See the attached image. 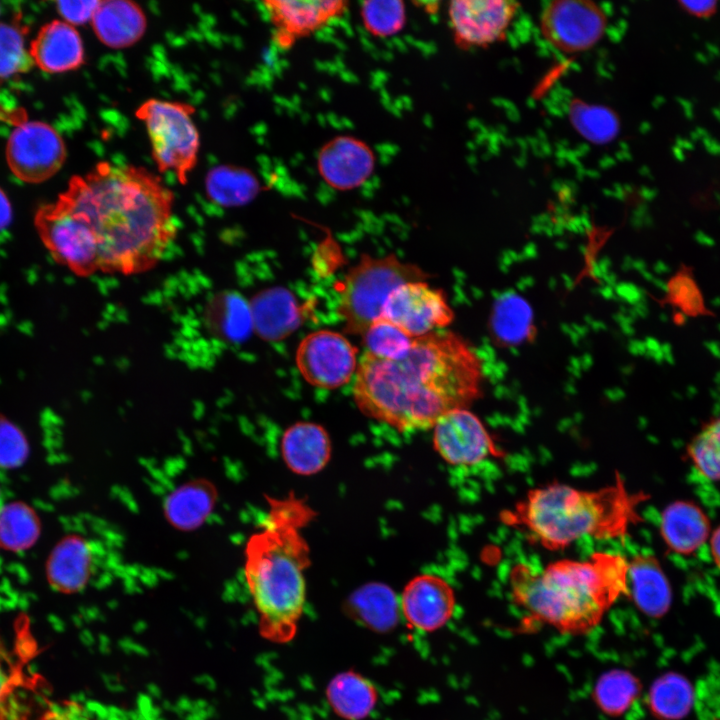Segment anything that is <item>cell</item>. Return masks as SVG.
I'll return each instance as SVG.
<instances>
[{
  "label": "cell",
  "mask_w": 720,
  "mask_h": 720,
  "mask_svg": "<svg viewBox=\"0 0 720 720\" xmlns=\"http://www.w3.org/2000/svg\"><path fill=\"white\" fill-rule=\"evenodd\" d=\"M331 710L343 720H364L378 702L376 686L362 674L346 670L337 673L325 689Z\"/></svg>",
  "instance_id": "obj_24"
},
{
  "label": "cell",
  "mask_w": 720,
  "mask_h": 720,
  "mask_svg": "<svg viewBox=\"0 0 720 720\" xmlns=\"http://www.w3.org/2000/svg\"><path fill=\"white\" fill-rule=\"evenodd\" d=\"M211 323L224 338L243 340L249 334L253 320L250 306L243 299L223 295L214 300L210 309Z\"/></svg>",
  "instance_id": "obj_34"
},
{
  "label": "cell",
  "mask_w": 720,
  "mask_h": 720,
  "mask_svg": "<svg viewBox=\"0 0 720 720\" xmlns=\"http://www.w3.org/2000/svg\"><path fill=\"white\" fill-rule=\"evenodd\" d=\"M695 131L699 135L700 139H704L709 136L708 132L704 128L698 127Z\"/></svg>",
  "instance_id": "obj_51"
},
{
  "label": "cell",
  "mask_w": 720,
  "mask_h": 720,
  "mask_svg": "<svg viewBox=\"0 0 720 720\" xmlns=\"http://www.w3.org/2000/svg\"><path fill=\"white\" fill-rule=\"evenodd\" d=\"M689 455L706 478L720 481V415L706 423L695 436Z\"/></svg>",
  "instance_id": "obj_38"
},
{
  "label": "cell",
  "mask_w": 720,
  "mask_h": 720,
  "mask_svg": "<svg viewBox=\"0 0 720 720\" xmlns=\"http://www.w3.org/2000/svg\"><path fill=\"white\" fill-rule=\"evenodd\" d=\"M627 597L649 617H662L669 610L672 601L670 583L652 555L639 554L628 560Z\"/></svg>",
  "instance_id": "obj_21"
},
{
  "label": "cell",
  "mask_w": 720,
  "mask_h": 720,
  "mask_svg": "<svg viewBox=\"0 0 720 720\" xmlns=\"http://www.w3.org/2000/svg\"><path fill=\"white\" fill-rule=\"evenodd\" d=\"M676 146L679 147V148L682 149V150H683V149H690V150H691V149L694 148V144H693L692 141H688V140H686V139H684V138H681V137H678V138L676 139Z\"/></svg>",
  "instance_id": "obj_47"
},
{
  "label": "cell",
  "mask_w": 720,
  "mask_h": 720,
  "mask_svg": "<svg viewBox=\"0 0 720 720\" xmlns=\"http://www.w3.org/2000/svg\"><path fill=\"white\" fill-rule=\"evenodd\" d=\"M375 161L374 152L366 142L354 136L339 135L320 148L317 169L330 187L349 191L368 180L375 169Z\"/></svg>",
  "instance_id": "obj_17"
},
{
  "label": "cell",
  "mask_w": 720,
  "mask_h": 720,
  "mask_svg": "<svg viewBox=\"0 0 720 720\" xmlns=\"http://www.w3.org/2000/svg\"><path fill=\"white\" fill-rule=\"evenodd\" d=\"M97 38L107 47L127 48L139 41L147 27L142 8L128 0H104L92 17Z\"/></svg>",
  "instance_id": "obj_22"
},
{
  "label": "cell",
  "mask_w": 720,
  "mask_h": 720,
  "mask_svg": "<svg viewBox=\"0 0 720 720\" xmlns=\"http://www.w3.org/2000/svg\"><path fill=\"white\" fill-rule=\"evenodd\" d=\"M91 234L99 272L125 276L159 264L177 234L174 195L143 167L100 162L58 199Z\"/></svg>",
  "instance_id": "obj_2"
},
{
  "label": "cell",
  "mask_w": 720,
  "mask_h": 720,
  "mask_svg": "<svg viewBox=\"0 0 720 720\" xmlns=\"http://www.w3.org/2000/svg\"><path fill=\"white\" fill-rule=\"evenodd\" d=\"M531 310L517 296L502 298L495 306L492 330L502 344H517L527 339L532 331Z\"/></svg>",
  "instance_id": "obj_33"
},
{
  "label": "cell",
  "mask_w": 720,
  "mask_h": 720,
  "mask_svg": "<svg viewBox=\"0 0 720 720\" xmlns=\"http://www.w3.org/2000/svg\"><path fill=\"white\" fill-rule=\"evenodd\" d=\"M1 506H2V504H1V502H0V507H1Z\"/></svg>",
  "instance_id": "obj_56"
},
{
  "label": "cell",
  "mask_w": 720,
  "mask_h": 720,
  "mask_svg": "<svg viewBox=\"0 0 720 720\" xmlns=\"http://www.w3.org/2000/svg\"><path fill=\"white\" fill-rule=\"evenodd\" d=\"M99 2V0L59 1L56 3V7L63 21L75 26L91 21Z\"/></svg>",
  "instance_id": "obj_40"
},
{
  "label": "cell",
  "mask_w": 720,
  "mask_h": 720,
  "mask_svg": "<svg viewBox=\"0 0 720 720\" xmlns=\"http://www.w3.org/2000/svg\"><path fill=\"white\" fill-rule=\"evenodd\" d=\"M33 64L47 73L78 69L84 63V46L77 29L63 20L51 21L30 43Z\"/></svg>",
  "instance_id": "obj_18"
},
{
  "label": "cell",
  "mask_w": 720,
  "mask_h": 720,
  "mask_svg": "<svg viewBox=\"0 0 720 720\" xmlns=\"http://www.w3.org/2000/svg\"><path fill=\"white\" fill-rule=\"evenodd\" d=\"M347 607L352 616L375 632H388L399 621L400 602L395 592L383 583H367L355 590Z\"/></svg>",
  "instance_id": "obj_26"
},
{
  "label": "cell",
  "mask_w": 720,
  "mask_h": 720,
  "mask_svg": "<svg viewBox=\"0 0 720 720\" xmlns=\"http://www.w3.org/2000/svg\"><path fill=\"white\" fill-rule=\"evenodd\" d=\"M702 140L708 152L714 155L720 154V143L718 141L711 138L710 135Z\"/></svg>",
  "instance_id": "obj_45"
},
{
  "label": "cell",
  "mask_w": 720,
  "mask_h": 720,
  "mask_svg": "<svg viewBox=\"0 0 720 720\" xmlns=\"http://www.w3.org/2000/svg\"><path fill=\"white\" fill-rule=\"evenodd\" d=\"M381 318L417 338L449 326L454 312L441 289L432 288L425 281H411L390 293Z\"/></svg>",
  "instance_id": "obj_11"
},
{
  "label": "cell",
  "mask_w": 720,
  "mask_h": 720,
  "mask_svg": "<svg viewBox=\"0 0 720 720\" xmlns=\"http://www.w3.org/2000/svg\"><path fill=\"white\" fill-rule=\"evenodd\" d=\"M433 446L454 466H473L489 457H503L483 422L467 408L454 409L433 426Z\"/></svg>",
  "instance_id": "obj_13"
},
{
  "label": "cell",
  "mask_w": 720,
  "mask_h": 720,
  "mask_svg": "<svg viewBox=\"0 0 720 720\" xmlns=\"http://www.w3.org/2000/svg\"><path fill=\"white\" fill-rule=\"evenodd\" d=\"M34 223L40 240L59 265L78 277L99 272L95 242L87 228L56 200L41 206Z\"/></svg>",
  "instance_id": "obj_8"
},
{
  "label": "cell",
  "mask_w": 720,
  "mask_h": 720,
  "mask_svg": "<svg viewBox=\"0 0 720 720\" xmlns=\"http://www.w3.org/2000/svg\"><path fill=\"white\" fill-rule=\"evenodd\" d=\"M694 690L686 677L676 672L660 676L648 694L650 712L659 720H680L691 710Z\"/></svg>",
  "instance_id": "obj_29"
},
{
  "label": "cell",
  "mask_w": 720,
  "mask_h": 720,
  "mask_svg": "<svg viewBox=\"0 0 720 720\" xmlns=\"http://www.w3.org/2000/svg\"><path fill=\"white\" fill-rule=\"evenodd\" d=\"M356 353L342 334L319 330L302 339L296 351V364L309 384L335 389L347 384L356 373Z\"/></svg>",
  "instance_id": "obj_12"
},
{
  "label": "cell",
  "mask_w": 720,
  "mask_h": 720,
  "mask_svg": "<svg viewBox=\"0 0 720 720\" xmlns=\"http://www.w3.org/2000/svg\"><path fill=\"white\" fill-rule=\"evenodd\" d=\"M40 523L26 504L10 503L0 507V545L10 551H22L35 543Z\"/></svg>",
  "instance_id": "obj_32"
},
{
  "label": "cell",
  "mask_w": 720,
  "mask_h": 720,
  "mask_svg": "<svg viewBox=\"0 0 720 720\" xmlns=\"http://www.w3.org/2000/svg\"><path fill=\"white\" fill-rule=\"evenodd\" d=\"M280 449L289 470L309 476L325 468L332 447L324 427L313 422H297L283 433Z\"/></svg>",
  "instance_id": "obj_19"
},
{
  "label": "cell",
  "mask_w": 720,
  "mask_h": 720,
  "mask_svg": "<svg viewBox=\"0 0 720 720\" xmlns=\"http://www.w3.org/2000/svg\"><path fill=\"white\" fill-rule=\"evenodd\" d=\"M716 78L720 81V71L717 73Z\"/></svg>",
  "instance_id": "obj_55"
},
{
  "label": "cell",
  "mask_w": 720,
  "mask_h": 720,
  "mask_svg": "<svg viewBox=\"0 0 720 720\" xmlns=\"http://www.w3.org/2000/svg\"><path fill=\"white\" fill-rule=\"evenodd\" d=\"M678 102H679L680 105L682 106L686 117H687L688 119H692V118H693V105H692V103H691L689 100L684 99V98H681V97L678 98Z\"/></svg>",
  "instance_id": "obj_46"
},
{
  "label": "cell",
  "mask_w": 720,
  "mask_h": 720,
  "mask_svg": "<svg viewBox=\"0 0 720 720\" xmlns=\"http://www.w3.org/2000/svg\"><path fill=\"white\" fill-rule=\"evenodd\" d=\"M360 14L365 29L375 37L393 36L406 24V8L401 0L363 1Z\"/></svg>",
  "instance_id": "obj_36"
},
{
  "label": "cell",
  "mask_w": 720,
  "mask_h": 720,
  "mask_svg": "<svg viewBox=\"0 0 720 720\" xmlns=\"http://www.w3.org/2000/svg\"><path fill=\"white\" fill-rule=\"evenodd\" d=\"M215 498V489L209 482H188L168 496L165 503L167 519L179 529L196 528L212 511Z\"/></svg>",
  "instance_id": "obj_27"
},
{
  "label": "cell",
  "mask_w": 720,
  "mask_h": 720,
  "mask_svg": "<svg viewBox=\"0 0 720 720\" xmlns=\"http://www.w3.org/2000/svg\"><path fill=\"white\" fill-rule=\"evenodd\" d=\"M606 28V13L591 1H551L540 15L542 36L553 48L565 54L593 48L603 38Z\"/></svg>",
  "instance_id": "obj_9"
},
{
  "label": "cell",
  "mask_w": 720,
  "mask_h": 720,
  "mask_svg": "<svg viewBox=\"0 0 720 720\" xmlns=\"http://www.w3.org/2000/svg\"><path fill=\"white\" fill-rule=\"evenodd\" d=\"M32 65L25 29L16 21L0 22V79L27 72Z\"/></svg>",
  "instance_id": "obj_35"
},
{
  "label": "cell",
  "mask_w": 720,
  "mask_h": 720,
  "mask_svg": "<svg viewBox=\"0 0 720 720\" xmlns=\"http://www.w3.org/2000/svg\"><path fill=\"white\" fill-rule=\"evenodd\" d=\"M519 4L507 0H455L449 3V23L461 49L481 48L503 40Z\"/></svg>",
  "instance_id": "obj_14"
},
{
  "label": "cell",
  "mask_w": 720,
  "mask_h": 720,
  "mask_svg": "<svg viewBox=\"0 0 720 720\" xmlns=\"http://www.w3.org/2000/svg\"><path fill=\"white\" fill-rule=\"evenodd\" d=\"M569 119L581 136L595 144L612 141L620 130L619 119L612 110L578 99L570 103Z\"/></svg>",
  "instance_id": "obj_31"
},
{
  "label": "cell",
  "mask_w": 720,
  "mask_h": 720,
  "mask_svg": "<svg viewBox=\"0 0 720 720\" xmlns=\"http://www.w3.org/2000/svg\"><path fill=\"white\" fill-rule=\"evenodd\" d=\"M263 4L274 28L273 39L282 49L322 29L349 6L345 0H267Z\"/></svg>",
  "instance_id": "obj_16"
},
{
  "label": "cell",
  "mask_w": 720,
  "mask_h": 720,
  "mask_svg": "<svg viewBox=\"0 0 720 720\" xmlns=\"http://www.w3.org/2000/svg\"><path fill=\"white\" fill-rule=\"evenodd\" d=\"M695 56H696V59L701 63L707 64L709 61L708 56L704 55L701 52H697Z\"/></svg>",
  "instance_id": "obj_50"
},
{
  "label": "cell",
  "mask_w": 720,
  "mask_h": 720,
  "mask_svg": "<svg viewBox=\"0 0 720 720\" xmlns=\"http://www.w3.org/2000/svg\"><path fill=\"white\" fill-rule=\"evenodd\" d=\"M19 680L18 672L11 668L9 657H0V709L18 685Z\"/></svg>",
  "instance_id": "obj_41"
},
{
  "label": "cell",
  "mask_w": 720,
  "mask_h": 720,
  "mask_svg": "<svg viewBox=\"0 0 720 720\" xmlns=\"http://www.w3.org/2000/svg\"><path fill=\"white\" fill-rule=\"evenodd\" d=\"M430 277L415 264L406 263L394 254L374 258L363 254L346 274L338 312L344 331L363 335L382 316L384 304L398 286Z\"/></svg>",
  "instance_id": "obj_6"
},
{
  "label": "cell",
  "mask_w": 720,
  "mask_h": 720,
  "mask_svg": "<svg viewBox=\"0 0 720 720\" xmlns=\"http://www.w3.org/2000/svg\"><path fill=\"white\" fill-rule=\"evenodd\" d=\"M679 4L688 13L698 17H708L716 10L717 2L714 0L704 1H680Z\"/></svg>",
  "instance_id": "obj_42"
},
{
  "label": "cell",
  "mask_w": 720,
  "mask_h": 720,
  "mask_svg": "<svg viewBox=\"0 0 720 720\" xmlns=\"http://www.w3.org/2000/svg\"><path fill=\"white\" fill-rule=\"evenodd\" d=\"M12 216L10 202L5 193L0 189V229H3L10 222Z\"/></svg>",
  "instance_id": "obj_43"
},
{
  "label": "cell",
  "mask_w": 720,
  "mask_h": 720,
  "mask_svg": "<svg viewBox=\"0 0 720 720\" xmlns=\"http://www.w3.org/2000/svg\"><path fill=\"white\" fill-rule=\"evenodd\" d=\"M362 336L366 352L385 360L405 356L413 341L399 327L382 318L372 323Z\"/></svg>",
  "instance_id": "obj_37"
},
{
  "label": "cell",
  "mask_w": 720,
  "mask_h": 720,
  "mask_svg": "<svg viewBox=\"0 0 720 720\" xmlns=\"http://www.w3.org/2000/svg\"><path fill=\"white\" fill-rule=\"evenodd\" d=\"M690 138H691L693 141L700 139L699 135L696 133L695 130L690 133Z\"/></svg>",
  "instance_id": "obj_54"
},
{
  "label": "cell",
  "mask_w": 720,
  "mask_h": 720,
  "mask_svg": "<svg viewBox=\"0 0 720 720\" xmlns=\"http://www.w3.org/2000/svg\"><path fill=\"white\" fill-rule=\"evenodd\" d=\"M720 720V719H719Z\"/></svg>",
  "instance_id": "obj_57"
},
{
  "label": "cell",
  "mask_w": 720,
  "mask_h": 720,
  "mask_svg": "<svg viewBox=\"0 0 720 720\" xmlns=\"http://www.w3.org/2000/svg\"><path fill=\"white\" fill-rule=\"evenodd\" d=\"M660 531L665 544L673 552L687 555L705 542L710 525L698 506L678 501L668 505L662 512Z\"/></svg>",
  "instance_id": "obj_25"
},
{
  "label": "cell",
  "mask_w": 720,
  "mask_h": 720,
  "mask_svg": "<svg viewBox=\"0 0 720 720\" xmlns=\"http://www.w3.org/2000/svg\"><path fill=\"white\" fill-rule=\"evenodd\" d=\"M643 493H632L617 473L615 481L597 490H580L553 482L530 489L500 521L519 528L543 548L561 550L585 536L598 540L623 538L641 521Z\"/></svg>",
  "instance_id": "obj_5"
},
{
  "label": "cell",
  "mask_w": 720,
  "mask_h": 720,
  "mask_svg": "<svg viewBox=\"0 0 720 720\" xmlns=\"http://www.w3.org/2000/svg\"><path fill=\"white\" fill-rule=\"evenodd\" d=\"M6 158L10 170L27 183L43 182L56 174L66 158L60 134L41 121H24L11 132Z\"/></svg>",
  "instance_id": "obj_10"
},
{
  "label": "cell",
  "mask_w": 720,
  "mask_h": 720,
  "mask_svg": "<svg viewBox=\"0 0 720 720\" xmlns=\"http://www.w3.org/2000/svg\"><path fill=\"white\" fill-rule=\"evenodd\" d=\"M266 498L267 514L245 545L244 577L261 635L284 644L296 636L305 609L311 559L303 529L316 511L293 492Z\"/></svg>",
  "instance_id": "obj_3"
},
{
  "label": "cell",
  "mask_w": 720,
  "mask_h": 720,
  "mask_svg": "<svg viewBox=\"0 0 720 720\" xmlns=\"http://www.w3.org/2000/svg\"><path fill=\"white\" fill-rule=\"evenodd\" d=\"M205 187L210 200L227 208L250 203L262 190L254 173L231 165H220L209 170Z\"/></svg>",
  "instance_id": "obj_28"
},
{
  "label": "cell",
  "mask_w": 720,
  "mask_h": 720,
  "mask_svg": "<svg viewBox=\"0 0 720 720\" xmlns=\"http://www.w3.org/2000/svg\"><path fill=\"white\" fill-rule=\"evenodd\" d=\"M194 112L189 104L152 98L135 113L146 126L158 170L172 171L182 185L198 161L200 140L192 119Z\"/></svg>",
  "instance_id": "obj_7"
},
{
  "label": "cell",
  "mask_w": 720,
  "mask_h": 720,
  "mask_svg": "<svg viewBox=\"0 0 720 720\" xmlns=\"http://www.w3.org/2000/svg\"><path fill=\"white\" fill-rule=\"evenodd\" d=\"M508 583L512 601L528 623L581 636L592 632L615 602L628 595V560L600 551L583 561L559 559L542 570L517 563Z\"/></svg>",
  "instance_id": "obj_4"
},
{
  "label": "cell",
  "mask_w": 720,
  "mask_h": 720,
  "mask_svg": "<svg viewBox=\"0 0 720 720\" xmlns=\"http://www.w3.org/2000/svg\"><path fill=\"white\" fill-rule=\"evenodd\" d=\"M0 657H1V658L8 657V654H7V652H6L5 648H4L1 640H0Z\"/></svg>",
  "instance_id": "obj_52"
},
{
  "label": "cell",
  "mask_w": 720,
  "mask_h": 720,
  "mask_svg": "<svg viewBox=\"0 0 720 720\" xmlns=\"http://www.w3.org/2000/svg\"><path fill=\"white\" fill-rule=\"evenodd\" d=\"M712 113L716 117V119L720 121V108H714Z\"/></svg>",
  "instance_id": "obj_53"
},
{
  "label": "cell",
  "mask_w": 720,
  "mask_h": 720,
  "mask_svg": "<svg viewBox=\"0 0 720 720\" xmlns=\"http://www.w3.org/2000/svg\"><path fill=\"white\" fill-rule=\"evenodd\" d=\"M253 326L267 340H280L302 322V310L291 292L276 287L260 292L250 305Z\"/></svg>",
  "instance_id": "obj_23"
},
{
  "label": "cell",
  "mask_w": 720,
  "mask_h": 720,
  "mask_svg": "<svg viewBox=\"0 0 720 720\" xmlns=\"http://www.w3.org/2000/svg\"><path fill=\"white\" fill-rule=\"evenodd\" d=\"M95 560V549L88 540L77 535L67 536L48 558V582L58 592H78L87 585Z\"/></svg>",
  "instance_id": "obj_20"
},
{
  "label": "cell",
  "mask_w": 720,
  "mask_h": 720,
  "mask_svg": "<svg viewBox=\"0 0 720 720\" xmlns=\"http://www.w3.org/2000/svg\"><path fill=\"white\" fill-rule=\"evenodd\" d=\"M673 153H674V156H675L679 161H683V160L685 159L684 152H683V150L680 149L679 147L675 146V147L673 148Z\"/></svg>",
  "instance_id": "obj_49"
},
{
  "label": "cell",
  "mask_w": 720,
  "mask_h": 720,
  "mask_svg": "<svg viewBox=\"0 0 720 720\" xmlns=\"http://www.w3.org/2000/svg\"><path fill=\"white\" fill-rule=\"evenodd\" d=\"M27 455V444L22 433L0 417V466L15 467Z\"/></svg>",
  "instance_id": "obj_39"
},
{
  "label": "cell",
  "mask_w": 720,
  "mask_h": 720,
  "mask_svg": "<svg viewBox=\"0 0 720 720\" xmlns=\"http://www.w3.org/2000/svg\"><path fill=\"white\" fill-rule=\"evenodd\" d=\"M482 381V361L472 347L456 333L438 330L413 338L398 360L365 352L353 397L364 415L398 431L427 430L479 399Z\"/></svg>",
  "instance_id": "obj_1"
},
{
  "label": "cell",
  "mask_w": 720,
  "mask_h": 720,
  "mask_svg": "<svg viewBox=\"0 0 720 720\" xmlns=\"http://www.w3.org/2000/svg\"><path fill=\"white\" fill-rule=\"evenodd\" d=\"M399 602L407 625L426 633L443 628L453 617L456 607L452 586L434 574L412 578L404 587Z\"/></svg>",
  "instance_id": "obj_15"
},
{
  "label": "cell",
  "mask_w": 720,
  "mask_h": 720,
  "mask_svg": "<svg viewBox=\"0 0 720 720\" xmlns=\"http://www.w3.org/2000/svg\"><path fill=\"white\" fill-rule=\"evenodd\" d=\"M641 684L638 678L625 670H611L596 682L592 699L599 710L609 716L625 713L639 697Z\"/></svg>",
  "instance_id": "obj_30"
},
{
  "label": "cell",
  "mask_w": 720,
  "mask_h": 720,
  "mask_svg": "<svg viewBox=\"0 0 720 720\" xmlns=\"http://www.w3.org/2000/svg\"><path fill=\"white\" fill-rule=\"evenodd\" d=\"M711 553L715 563L720 569V527H718L711 538Z\"/></svg>",
  "instance_id": "obj_44"
},
{
  "label": "cell",
  "mask_w": 720,
  "mask_h": 720,
  "mask_svg": "<svg viewBox=\"0 0 720 720\" xmlns=\"http://www.w3.org/2000/svg\"><path fill=\"white\" fill-rule=\"evenodd\" d=\"M706 48H707L710 56H718V55H720V49L718 48V46H716V45H714V44H711V43H707V44H706Z\"/></svg>",
  "instance_id": "obj_48"
}]
</instances>
